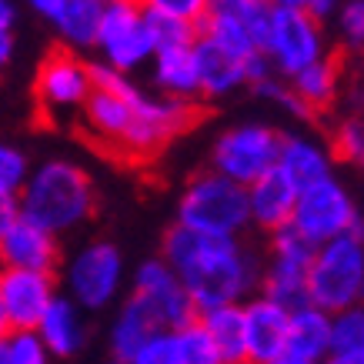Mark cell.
<instances>
[{
    "label": "cell",
    "mask_w": 364,
    "mask_h": 364,
    "mask_svg": "<svg viewBox=\"0 0 364 364\" xmlns=\"http://www.w3.org/2000/svg\"><path fill=\"white\" fill-rule=\"evenodd\" d=\"M161 257L171 264L198 314L257 294L261 254L247 247L244 237H208L174 224L164 234Z\"/></svg>",
    "instance_id": "1"
},
{
    "label": "cell",
    "mask_w": 364,
    "mask_h": 364,
    "mask_svg": "<svg viewBox=\"0 0 364 364\" xmlns=\"http://www.w3.org/2000/svg\"><path fill=\"white\" fill-rule=\"evenodd\" d=\"M23 221L50 231L54 237L84 228L97 210V188L94 177L67 157H50L31 167V174L17 191Z\"/></svg>",
    "instance_id": "2"
},
{
    "label": "cell",
    "mask_w": 364,
    "mask_h": 364,
    "mask_svg": "<svg viewBox=\"0 0 364 364\" xmlns=\"http://www.w3.org/2000/svg\"><path fill=\"white\" fill-rule=\"evenodd\" d=\"M174 224L208 237H244V231L251 228L247 191L208 167L184 184Z\"/></svg>",
    "instance_id": "3"
},
{
    "label": "cell",
    "mask_w": 364,
    "mask_h": 364,
    "mask_svg": "<svg viewBox=\"0 0 364 364\" xmlns=\"http://www.w3.org/2000/svg\"><path fill=\"white\" fill-rule=\"evenodd\" d=\"M364 298V237L361 231L314 244L308 267V304L338 314Z\"/></svg>",
    "instance_id": "4"
},
{
    "label": "cell",
    "mask_w": 364,
    "mask_h": 364,
    "mask_svg": "<svg viewBox=\"0 0 364 364\" xmlns=\"http://www.w3.org/2000/svg\"><path fill=\"white\" fill-rule=\"evenodd\" d=\"M291 228L311 244H324L341 234L361 231V210L351 191L338 181V174H331L298 191V200L291 210Z\"/></svg>",
    "instance_id": "5"
},
{
    "label": "cell",
    "mask_w": 364,
    "mask_h": 364,
    "mask_svg": "<svg viewBox=\"0 0 364 364\" xmlns=\"http://www.w3.org/2000/svg\"><path fill=\"white\" fill-rule=\"evenodd\" d=\"M94 50L100 54V64L114 67L121 74H134L151 64L154 41L147 31V14L141 0H104Z\"/></svg>",
    "instance_id": "6"
},
{
    "label": "cell",
    "mask_w": 364,
    "mask_h": 364,
    "mask_svg": "<svg viewBox=\"0 0 364 364\" xmlns=\"http://www.w3.org/2000/svg\"><path fill=\"white\" fill-rule=\"evenodd\" d=\"M124 287V254L114 241H87L67 257L64 294L80 311L114 304Z\"/></svg>",
    "instance_id": "7"
},
{
    "label": "cell",
    "mask_w": 364,
    "mask_h": 364,
    "mask_svg": "<svg viewBox=\"0 0 364 364\" xmlns=\"http://www.w3.org/2000/svg\"><path fill=\"white\" fill-rule=\"evenodd\" d=\"M281 131L261 121H244L221 131L210 144V171L247 188L277 164Z\"/></svg>",
    "instance_id": "8"
},
{
    "label": "cell",
    "mask_w": 364,
    "mask_h": 364,
    "mask_svg": "<svg viewBox=\"0 0 364 364\" xmlns=\"http://www.w3.org/2000/svg\"><path fill=\"white\" fill-rule=\"evenodd\" d=\"M314 244L301 237L291 224L271 231L267 254L261 257V281H257V294L277 301L281 308H301L308 304V267Z\"/></svg>",
    "instance_id": "9"
},
{
    "label": "cell",
    "mask_w": 364,
    "mask_h": 364,
    "mask_svg": "<svg viewBox=\"0 0 364 364\" xmlns=\"http://www.w3.org/2000/svg\"><path fill=\"white\" fill-rule=\"evenodd\" d=\"M261 54L271 60L277 77L287 80L328 54V31L308 11H274L271 7Z\"/></svg>",
    "instance_id": "10"
},
{
    "label": "cell",
    "mask_w": 364,
    "mask_h": 364,
    "mask_svg": "<svg viewBox=\"0 0 364 364\" xmlns=\"http://www.w3.org/2000/svg\"><path fill=\"white\" fill-rule=\"evenodd\" d=\"M94 90V77H90V60L77 54V50H67L57 47L41 60L37 67V77H33V94L41 100L50 117H74L80 114L84 100Z\"/></svg>",
    "instance_id": "11"
},
{
    "label": "cell",
    "mask_w": 364,
    "mask_h": 364,
    "mask_svg": "<svg viewBox=\"0 0 364 364\" xmlns=\"http://www.w3.org/2000/svg\"><path fill=\"white\" fill-rule=\"evenodd\" d=\"M131 287H134L131 294H137L147 308L154 311L157 324L167 328V331H174V328H181L184 321L198 318V311H194V304H191L188 291L181 287L177 274L171 271V264H167L161 254L151 257V261H141V264H137Z\"/></svg>",
    "instance_id": "12"
},
{
    "label": "cell",
    "mask_w": 364,
    "mask_h": 364,
    "mask_svg": "<svg viewBox=\"0 0 364 364\" xmlns=\"http://www.w3.org/2000/svg\"><path fill=\"white\" fill-rule=\"evenodd\" d=\"M57 298V277L50 271L0 267V304L11 331H33L47 304Z\"/></svg>",
    "instance_id": "13"
},
{
    "label": "cell",
    "mask_w": 364,
    "mask_h": 364,
    "mask_svg": "<svg viewBox=\"0 0 364 364\" xmlns=\"http://www.w3.org/2000/svg\"><path fill=\"white\" fill-rule=\"evenodd\" d=\"M244 311V358L247 364H264L284 351L287 341V308L264 294L241 301Z\"/></svg>",
    "instance_id": "14"
},
{
    "label": "cell",
    "mask_w": 364,
    "mask_h": 364,
    "mask_svg": "<svg viewBox=\"0 0 364 364\" xmlns=\"http://www.w3.org/2000/svg\"><path fill=\"white\" fill-rule=\"evenodd\" d=\"M60 264V237L37 224L17 218L11 231L0 237V267H23V271H50Z\"/></svg>",
    "instance_id": "15"
},
{
    "label": "cell",
    "mask_w": 364,
    "mask_h": 364,
    "mask_svg": "<svg viewBox=\"0 0 364 364\" xmlns=\"http://www.w3.org/2000/svg\"><path fill=\"white\" fill-rule=\"evenodd\" d=\"M247 214H251V228L257 231H277L291 224V210L298 200V188L287 181L277 167H271L267 174H261L257 181L247 184Z\"/></svg>",
    "instance_id": "16"
},
{
    "label": "cell",
    "mask_w": 364,
    "mask_h": 364,
    "mask_svg": "<svg viewBox=\"0 0 364 364\" xmlns=\"http://www.w3.org/2000/svg\"><path fill=\"white\" fill-rule=\"evenodd\" d=\"M274 167L301 191L321 177L334 174V154L328 144H321L311 134H281V151H277Z\"/></svg>",
    "instance_id": "17"
},
{
    "label": "cell",
    "mask_w": 364,
    "mask_h": 364,
    "mask_svg": "<svg viewBox=\"0 0 364 364\" xmlns=\"http://www.w3.org/2000/svg\"><path fill=\"white\" fill-rule=\"evenodd\" d=\"M37 338L44 341L50 358H74V354L87 344V324H84V311L74 301L57 291V298L47 304V311L37 321Z\"/></svg>",
    "instance_id": "18"
},
{
    "label": "cell",
    "mask_w": 364,
    "mask_h": 364,
    "mask_svg": "<svg viewBox=\"0 0 364 364\" xmlns=\"http://www.w3.org/2000/svg\"><path fill=\"white\" fill-rule=\"evenodd\" d=\"M194 54V67H198V90L204 100H221L231 97L234 90L244 87V60L234 54L221 50L218 44H210L208 37H194L191 44Z\"/></svg>",
    "instance_id": "19"
},
{
    "label": "cell",
    "mask_w": 364,
    "mask_h": 364,
    "mask_svg": "<svg viewBox=\"0 0 364 364\" xmlns=\"http://www.w3.org/2000/svg\"><path fill=\"white\" fill-rule=\"evenodd\" d=\"M151 84L157 94L177 100H200L198 90V67H194V54L191 47H161L151 57Z\"/></svg>",
    "instance_id": "20"
},
{
    "label": "cell",
    "mask_w": 364,
    "mask_h": 364,
    "mask_svg": "<svg viewBox=\"0 0 364 364\" xmlns=\"http://www.w3.org/2000/svg\"><path fill=\"white\" fill-rule=\"evenodd\" d=\"M284 348L318 364L324 354L331 351V314L314 308V304L291 308L287 311V341H284Z\"/></svg>",
    "instance_id": "21"
},
{
    "label": "cell",
    "mask_w": 364,
    "mask_h": 364,
    "mask_svg": "<svg viewBox=\"0 0 364 364\" xmlns=\"http://www.w3.org/2000/svg\"><path fill=\"white\" fill-rule=\"evenodd\" d=\"M287 87L301 97V104L311 114L328 111L331 104H338L341 97V64L331 54H324L321 60L308 64L304 70H298L294 77H287Z\"/></svg>",
    "instance_id": "22"
},
{
    "label": "cell",
    "mask_w": 364,
    "mask_h": 364,
    "mask_svg": "<svg viewBox=\"0 0 364 364\" xmlns=\"http://www.w3.org/2000/svg\"><path fill=\"white\" fill-rule=\"evenodd\" d=\"M198 321L204 324L218 361L221 364H247L244 358V311L241 304H221V308L200 311Z\"/></svg>",
    "instance_id": "23"
},
{
    "label": "cell",
    "mask_w": 364,
    "mask_h": 364,
    "mask_svg": "<svg viewBox=\"0 0 364 364\" xmlns=\"http://www.w3.org/2000/svg\"><path fill=\"white\" fill-rule=\"evenodd\" d=\"M104 0H64V7L57 11V17L50 21L57 41L67 50H90L94 37H97V23Z\"/></svg>",
    "instance_id": "24"
},
{
    "label": "cell",
    "mask_w": 364,
    "mask_h": 364,
    "mask_svg": "<svg viewBox=\"0 0 364 364\" xmlns=\"http://www.w3.org/2000/svg\"><path fill=\"white\" fill-rule=\"evenodd\" d=\"M154 331H164L161 324H157L154 311L147 308L137 294H131V298L121 304V311H117V318H114L111 324V351L114 358H121V361H127L137 348H141L147 338Z\"/></svg>",
    "instance_id": "25"
},
{
    "label": "cell",
    "mask_w": 364,
    "mask_h": 364,
    "mask_svg": "<svg viewBox=\"0 0 364 364\" xmlns=\"http://www.w3.org/2000/svg\"><path fill=\"white\" fill-rule=\"evenodd\" d=\"M198 33L200 37H208L210 44H218L221 50L234 54L237 60L244 57H251L254 50H261L257 41H254V33L247 23L234 21V17H218V14H204V21L198 23Z\"/></svg>",
    "instance_id": "26"
},
{
    "label": "cell",
    "mask_w": 364,
    "mask_h": 364,
    "mask_svg": "<svg viewBox=\"0 0 364 364\" xmlns=\"http://www.w3.org/2000/svg\"><path fill=\"white\" fill-rule=\"evenodd\" d=\"M174 344H177V361L181 364H221L208 331H204V324L198 318H191L181 328H174Z\"/></svg>",
    "instance_id": "27"
},
{
    "label": "cell",
    "mask_w": 364,
    "mask_h": 364,
    "mask_svg": "<svg viewBox=\"0 0 364 364\" xmlns=\"http://www.w3.org/2000/svg\"><path fill=\"white\" fill-rule=\"evenodd\" d=\"M204 14H218V17H234L251 27L254 41L261 47L264 41V31H267V21H271V7L264 0H208V11Z\"/></svg>",
    "instance_id": "28"
},
{
    "label": "cell",
    "mask_w": 364,
    "mask_h": 364,
    "mask_svg": "<svg viewBox=\"0 0 364 364\" xmlns=\"http://www.w3.org/2000/svg\"><path fill=\"white\" fill-rule=\"evenodd\" d=\"M147 14V31H151V41H154V50L161 47H191L194 37H198V23L177 21V17H164V14Z\"/></svg>",
    "instance_id": "29"
},
{
    "label": "cell",
    "mask_w": 364,
    "mask_h": 364,
    "mask_svg": "<svg viewBox=\"0 0 364 364\" xmlns=\"http://www.w3.org/2000/svg\"><path fill=\"white\" fill-rule=\"evenodd\" d=\"M331 154H334V161H344V164H361V157H364V124H361L358 114H348V117L334 127Z\"/></svg>",
    "instance_id": "30"
},
{
    "label": "cell",
    "mask_w": 364,
    "mask_h": 364,
    "mask_svg": "<svg viewBox=\"0 0 364 364\" xmlns=\"http://www.w3.org/2000/svg\"><path fill=\"white\" fill-rule=\"evenodd\" d=\"M364 348V308H344L331 314V351Z\"/></svg>",
    "instance_id": "31"
},
{
    "label": "cell",
    "mask_w": 364,
    "mask_h": 364,
    "mask_svg": "<svg viewBox=\"0 0 364 364\" xmlns=\"http://www.w3.org/2000/svg\"><path fill=\"white\" fill-rule=\"evenodd\" d=\"M31 157L23 154L17 144L0 141V194H17L31 174Z\"/></svg>",
    "instance_id": "32"
},
{
    "label": "cell",
    "mask_w": 364,
    "mask_h": 364,
    "mask_svg": "<svg viewBox=\"0 0 364 364\" xmlns=\"http://www.w3.org/2000/svg\"><path fill=\"white\" fill-rule=\"evenodd\" d=\"M4 341H7V351H11L14 364H50L54 361L47 354L44 341L37 338V331H7Z\"/></svg>",
    "instance_id": "33"
},
{
    "label": "cell",
    "mask_w": 364,
    "mask_h": 364,
    "mask_svg": "<svg viewBox=\"0 0 364 364\" xmlns=\"http://www.w3.org/2000/svg\"><path fill=\"white\" fill-rule=\"evenodd\" d=\"M131 364H181L177 361V344H174V331H154L137 351L127 358Z\"/></svg>",
    "instance_id": "34"
},
{
    "label": "cell",
    "mask_w": 364,
    "mask_h": 364,
    "mask_svg": "<svg viewBox=\"0 0 364 364\" xmlns=\"http://www.w3.org/2000/svg\"><path fill=\"white\" fill-rule=\"evenodd\" d=\"M334 21H338V33H341V41L351 50H361L364 44V0H344L338 14H334Z\"/></svg>",
    "instance_id": "35"
},
{
    "label": "cell",
    "mask_w": 364,
    "mask_h": 364,
    "mask_svg": "<svg viewBox=\"0 0 364 364\" xmlns=\"http://www.w3.org/2000/svg\"><path fill=\"white\" fill-rule=\"evenodd\" d=\"M144 11L151 14H164V17H177V21L200 23L204 11H208V0H141Z\"/></svg>",
    "instance_id": "36"
},
{
    "label": "cell",
    "mask_w": 364,
    "mask_h": 364,
    "mask_svg": "<svg viewBox=\"0 0 364 364\" xmlns=\"http://www.w3.org/2000/svg\"><path fill=\"white\" fill-rule=\"evenodd\" d=\"M21 218V204H17V194H0V237L11 231Z\"/></svg>",
    "instance_id": "37"
},
{
    "label": "cell",
    "mask_w": 364,
    "mask_h": 364,
    "mask_svg": "<svg viewBox=\"0 0 364 364\" xmlns=\"http://www.w3.org/2000/svg\"><path fill=\"white\" fill-rule=\"evenodd\" d=\"M341 4H344V0H308V7H304V11L324 23V21H331L334 14H338V7H341Z\"/></svg>",
    "instance_id": "38"
},
{
    "label": "cell",
    "mask_w": 364,
    "mask_h": 364,
    "mask_svg": "<svg viewBox=\"0 0 364 364\" xmlns=\"http://www.w3.org/2000/svg\"><path fill=\"white\" fill-rule=\"evenodd\" d=\"M23 7H31V11L37 14L41 21L50 23V21L57 17V11L64 7V0H23Z\"/></svg>",
    "instance_id": "39"
},
{
    "label": "cell",
    "mask_w": 364,
    "mask_h": 364,
    "mask_svg": "<svg viewBox=\"0 0 364 364\" xmlns=\"http://www.w3.org/2000/svg\"><path fill=\"white\" fill-rule=\"evenodd\" d=\"M318 364H364V348H354V351H328Z\"/></svg>",
    "instance_id": "40"
},
{
    "label": "cell",
    "mask_w": 364,
    "mask_h": 364,
    "mask_svg": "<svg viewBox=\"0 0 364 364\" xmlns=\"http://www.w3.org/2000/svg\"><path fill=\"white\" fill-rule=\"evenodd\" d=\"M17 54V41H14V31H4L0 27V70H7Z\"/></svg>",
    "instance_id": "41"
},
{
    "label": "cell",
    "mask_w": 364,
    "mask_h": 364,
    "mask_svg": "<svg viewBox=\"0 0 364 364\" xmlns=\"http://www.w3.org/2000/svg\"><path fill=\"white\" fill-rule=\"evenodd\" d=\"M14 23H17V4L14 0H0V27L14 31Z\"/></svg>",
    "instance_id": "42"
},
{
    "label": "cell",
    "mask_w": 364,
    "mask_h": 364,
    "mask_svg": "<svg viewBox=\"0 0 364 364\" xmlns=\"http://www.w3.org/2000/svg\"><path fill=\"white\" fill-rule=\"evenodd\" d=\"M264 364H314V361H308V358H301V354H294V351H281V354H274L271 361H264Z\"/></svg>",
    "instance_id": "43"
},
{
    "label": "cell",
    "mask_w": 364,
    "mask_h": 364,
    "mask_svg": "<svg viewBox=\"0 0 364 364\" xmlns=\"http://www.w3.org/2000/svg\"><path fill=\"white\" fill-rule=\"evenodd\" d=\"M264 4L274 11H304L308 7V0H264Z\"/></svg>",
    "instance_id": "44"
},
{
    "label": "cell",
    "mask_w": 364,
    "mask_h": 364,
    "mask_svg": "<svg viewBox=\"0 0 364 364\" xmlns=\"http://www.w3.org/2000/svg\"><path fill=\"white\" fill-rule=\"evenodd\" d=\"M0 364H14L11 361V351H7V341L0 338Z\"/></svg>",
    "instance_id": "45"
},
{
    "label": "cell",
    "mask_w": 364,
    "mask_h": 364,
    "mask_svg": "<svg viewBox=\"0 0 364 364\" xmlns=\"http://www.w3.org/2000/svg\"><path fill=\"white\" fill-rule=\"evenodd\" d=\"M11 331V324H7V314H4V304H0V338Z\"/></svg>",
    "instance_id": "46"
},
{
    "label": "cell",
    "mask_w": 364,
    "mask_h": 364,
    "mask_svg": "<svg viewBox=\"0 0 364 364\" xmlns=\"http://www.w3.org/2000/svg\"><path fill=\"white\" fill-rule=\"evenodd\" d=\"M114 364H131V361H121V358H114Z\"/></svg>",
    "instance_id": "47"
}]
</instances>
